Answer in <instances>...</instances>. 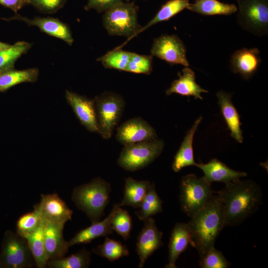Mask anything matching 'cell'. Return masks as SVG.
<instances>
[{"mask_svg": "<svg viewBox=\"0 0 268 268\" xmlns=\"http://www.w3.org/2000/svg\"><path fill=\"white\" fill-rule=\"evenodd\" d=\"M187 9L205 16L230 15L237 12V7L234 4L218 0H194L193 3H190Z\"/></svg>", "mask_w": 268, "mask_h": 268, "instance_id": "cell-25", "label": "cell"}, {"mask_svg": "<svg viewBox=\"0 0 268 268\" xmlns=\"http://www.w3.org/2000/svg\"><path fill=\"white\" fill-rule=\"evenodd\" d=\"M151 56L171 64L188 67L186 48L182 40L175 34H165L154 39L150 50Z\"/></svg>", "mask_w": 268, "mask_h": 268, "instance_id": "cell-10", "label": "cell"}, {"mask_svg": "<svg viewBox=\"0 0 268 268\" xmlns=\"http://www.w3.org/2000/svg\"><path fill=\"white\" fill-rule=\"evenodd\" d=\"M117 141L126 146L157 138L154 128L141 118L130 119L117 128Z\"/></svg>", "mask_w": 268, "mask_h": 268, "instance_id": "cell-11", "label": "cell"}, {"mask_svg": "<svg viewBox=\"0 0 268 268\" xmlns=\"http://www.w3.org/2000/svg\"><path fill=\"white\" fill-rule=\"evenodd\" d=\"M91 253L84 248L67 257L49 260L47 267L50 268H86L91 263Z\"/></svg>", "mask_w": 268, "mask_h": 268, "instance_id": "cell-30", "label": "cell"}, {"mask_svg": "<svg viewBox=\"0 0 268 268\" xmlns=\"http://www.w3.org/2000/svg\"><path fill=\"white\" fill-rule=\"evenodd\" d=\"M237 22L244 30L262 37L268 34V0H236Z\"/></svg>", "mask_w": 268, "mask_h": 268, "instance_id": "cell-8", "label": "cell"}, {"mask_svg": "<svg viewBox=\"0 0 268 268\" xmlns=\"http://www.w3.org/2000/svg\"><path fill=\"white\" fill-rule=\"evenodd\" d=\"M164 146V141L158 138L124 146L118 164L128 171L143 169L160 155Z\"/></svg>", "mask_w": 268, "mask_h": 268, "instance_id": "cell-6", "label": "cell"}, {"mask_svg": "<svg viewBox=\"0 0 268 268\" xmlns=\"http://www.w3.org/2000/svg\"><path fill=\"white\" fill-rule=\"evenodd\" d=\"M42 220L40 212L34 208L32 211L22 215L18 218L16 224V233L24 238L38 228Z\"/></svg>", "mask_w": 268, "mask_h": 268, "instance_id": "cell-35", "label": "cell"}, {"mask_svg": "<svg viewBox=\"0 0 268 268\" xmlns=\"http://www.w3.org/2000/svg\"><path fill=\"white\" fill-rule=\"evenodd\" d=\"M137 11L134 2L123 1L104 12L103 24L108 34L128 38L122 45L136 36L142 27L138 22Z\"/></svg>", "mask_w": 268, "mask_h": 268, "instance_id": "cell-4", "label": "cell"}, {"mask_svg": "<svg viewBox=\"0 0 268 268\" xmlns=\"http://www.w3.org/2000/svg\"><path fill=\"white\" fill-rule=\"evenodd\" d=\"M188 224L190 244L197 249L200 257L214 246L216 239L225 227L223 207L217 193L190 217Z\"/></svg>", "mask_w": 268, "mask_h": 268, "instance_id": "cell-2", "label": "cell"}, {"mask_svg": "<svg viewBox=\"0 0 268 268\" xmlns=\"http://www.w3.org/2000/svg\"><path fill=\"white\" fill-rule=\"evenodd\" d=\"M260 51L257 48H244L236 51L230 60L232 71L248 80L257 71L262 60Z\"/></svg>", "mask_w": 268, "mask_h": 268, "instance_id": "cell-15", "label": "cell"}, {"mask_svg": "<svg viewBox=\"0 0 268 268\" xmlns=\"http://www.w3.org/2000/svg\"><path fill=\"white\" fill-rule=\"evenodd\" d=\"M190 4L189 0H169L163 4L155 15L137 32L136 36L147 28L161 22L167 21L185 9Z\"/></svg>", "mask_w": 268, "mask_h": 268, "instance_id": "cell-28", "label": "cell"}, {"mask_svg": "<svg viewBox=\"0 0 268 268\" xmlns=\"http://www.w3.org/2000/svg\"><path fill=\"white\" fill-rule=\"evenodd\" d=\"M152 56L131 53L125 71L139 74H149L152 70Z\"/></svg>", "mask_w": 268, "mask_h": 268, "instance_id": "cell-37", "label": "cell"}, {"mask_svg": "<svg viewBox=\"0 0 268 268\" xmlns=\"http://www.w3.org/2000/svg\"><path fill=\"white\" fill-rule=\"evenodd\" d=\"M92 251L111 262L129 255V252L126 245L120 241L110 239L107 236L104 243L92 249Z\"/></svg>", "mask_w": 268, "mask_h": 268, "instance_id": "cell-32", "label": "cell"}, {"mask_svg": "<svg viewBox=\"0 0 268 268\" xmlns=\"http://www.w3.org/2000/svg\"><path fill=\"white\" fill-rule=\"evenodd\" d=\"M163 201L158 195L154 183H151L145 197L142 201L139 209L135 214L141 221H145L152 216L163 211Z\"/></svg>", "mask_w": 268, "mask_h": 268, "instance_id": "cell-29", "label": "cell"}, {"mask_svg": "<svg viewBox=\"0 0 268 268\" xmlns=\"http://www.w3.org/2000/svg\"><path fill=\"white\" fill-rule=\"evenodd\" d=\"M123 0H88L84 8L88 10L94 9L97 12H105Z\"/></svg>", "mask_w": 268, "mask_h": 268, "instance_id": "cell-39", "label": "cell"}, {"mask_svg": "<svg viewBox=\"0 0 268 268\" xmlns=\"http://www.w3.org/2000/svg\"><path fill=\"white\" fill-rule=\"evenodd\" d=\"M14 19L24 21L28 25L36 26L41 31L63 40L69 46L74 42L69 26L58 18L36 17L29 19L17 15Z\"/></svg>", "mask_w": 268, "mask_h": 268, "instance_id": "cell-17", "label": "cell"}, {"mask_svg": "<svg viewBox=\"0 0 268 268\" xmlns=\"http://www.w3.org/2000/svg\"><path fill=\"white\" fill-rule=\"evenodd\" d=\"M110 184L97 177L73 190L71 199L76 207L83 212L91 223L100 220L110 201Z\"/></svg>", "mask_w": 268, "mask_h": 268, "instance_id": "cell-3", "label": "cell"}, {"mask_svg": "<svg viewBox=\"0 0 268 268\" xmlns=\"http://www.w3.org/2000/svg\"><path fill=\"white\" fill-rule=\"evenodd\" d=\"M67 102L72 108L76 117L88 131L99 134L94 99L66 90Z\"/></svg>", "mask_w": 268, "mask_h": 268, "instance_id": "cell-13", "label": "cell"}, {"mask_svg": "<svg viewBox=\"0 0 268 268\" xmlns=\"http://www.w3.org/2000/svg\"><path fill=\"white\" fill-rule=\"evenodd\" d=\"M218 104L221 113L230 131V135L238 142L242 143L243 132L241 129L242 124L239 114L231 101V95L223 90L218 91L216 94Z\"/></svg>", "mask_w": 268, "mask_h": 268, "instance_id": "cell-21", "label": "cell"}, {"mask_svg": "<svg viewBox=\"0 0 268 268\" xmlns=\"http://www.w3.org/2000/svg\"><path fill=\"white\" fill-rule=\"evenodd\" d=\"M66 1V0H29V3L46 13L56 12L64 6Z\"/></svg>", "mask_w": 268, "mask_h": 268, "instance_id": "cell-38", "label": "cell"}, {"mask_svg": "<svg viewBox=\"0 0 268 268\" xmlns=\"http://www.w3.org/2000/svg\"><path fill=\"white\" fill-rule=\"evenodd\" d=\"M65 224L45 220L44 241L48 261L62 258L68 251L67 241L63 236Z\"/></svg>", "mask_w": 268, "mask_h": 268, "instance_id": "cell-16", "label": "cell"}, {"mask_svg": "<svg viewBox=\"0 0 268 268\" xmlns=\"http://www.w3.org/2000/svg\"><path fill=\"white\" fill-rule=\"evenodd\" d=\"M39 203L34 208L47 221L66 224L72 218L73 211L57 193L42 194Z\"/></svg>", "mask_w": 268, "mask_h": 268, "instance_id": "cell-14", "label": "cell"}, {"mask_svg": "<svg viewBox=\"0 0 268 268\" xmlns=\"http://www.w3.org/2000/svg\"><path fill=\"white\" fill-rule=\"evenodd\" d=\"M178 78L174 80L166 90V95L175 93L182 96H193L195 99L202 100L201 93L208 92L197 84L195 72L188 67H184L181 73H178Z\"/></svg>", "mask_w": 268, "mask_h": 268, "instance_id": "cell-19", "label": "cell"}, {"mask_svg": "<svg viewBox=\"0 0 268 268\" xmlns=\"http://www.w3.org/2000/svg\"><path fill=\"white\" fill-rule=\"evenodd\" d=\"M216 193L223 205L225 227L242 224L256 213L262 203L260 186L250 180L230 182Z\"/></svg>", "mask_w": 268, "mask_h": 268, "instance_id": "cell-1", "label": "cell"}, {"mask_svg": "<svg viewBox=\"0 0 268 268\" xmlns=\"http://www.w3.org/2000/svg\"><path fill=\"white\" fill-rule=\"evenodd\" d=\"M214 193L204 177L198 178L194 174L183 176L179 195L182 210L190 218L206 204Z\"/></svg>", "mask_w": 268, "mask_h": 268, "instance_id": "cell-5", "label": "cell"}, {"mask_svg": "<svg viewBox=\"0 0 268 268\" xmlns=\"http://www.w3.org/2000/svg\"><path fill=\"white\" fill-rule=\"evenodd\" d=\"M199 265L202 268H228L230 263L214 246L200 257Z\"/></svg>", "mask_w": 268, "mask_h": 268, "instance_id": "cell-36", "label": "cell"}, {"mask_svg": "<svg viewBox=\"0 0 268 268\" xmlns=\"http://www.w3.org/2000/svg\"><path fill=\"white\" fill-rule=\"evenodd\" d=\"M45 220L42 218L38 228L24 237L38 268L47 267L48 259L47 256L44 241V226Z\"/></svg>", "mask_w": 268, "mask_h": 268, "instance_id": "cell-27", "label": "cell"}, {"mask_svg": "<svg viewBox=\"0 0 268 268\" xmlns=\"http://www.w3.org/2000/svg\"><path fill=\"white\" fill-rule=\"evenodd\" d=\"M10 45L0 41V52L8 48Z\"/></svg>", "mask_w": 268, "mask_h": 268, "instance_id": "cell-41", "label": "cell"}, {"mask_svg": "<svg viewBox=\"0 0 268 268\" xmlns=\"http://www.w3.org/2000/svg\"><path fill=\"white\" fill-rule=\"evenodd\" d=\"M94 100L99 134L104 139H109L122 116L125 100L121 95L112 92H105Z\"/></svg>", "mask_w": 268, "mask_h": 268, "instance_id": "cell-7", "label": "cell"}, {"mask_svg": "<svg viewBox=\"0 0 268 268\" xmlns=\"http://www.w3.org/2000/svg\"><path fill=\"white\" fill-rule=\"evenodd\" d=\"M151 183L147 180H137L132 177L125 179L124 196L120 206H130L138 208Z\"/></svg>", "mask_w": 268, "mask_h": 268, "instance_id": "cell-24", "label": "cell"}, {"mask_svg": "<svg viewBox=\"0 0 268 268\" xmlns=\"http://www.w3.org/2000/svg\"><path fill=\"white\" fill-rule=\"evenodd\" d=\"M35 264L26 240L17 233L6 231L0 252V268H31Z\"/></svg>", "mask_w": 268, "mask_h": 268, "instance_id": "cell-9", "label": "cell"}, {"mask_svg": "<svg viewBox=\"0 0 268 268\" xmlns=\"http://www.w3.org/2000/svg\"><path fill=\"white\" fill-rule=\"evenodd\" d=\"M196 166L202 170L204 178L210 184L218 182L226 184L247 176V173L232 169L217 159L206 164L197 163Z\"/></svg>", "mask_w": 268, "mask_h": 268, "instance_id": "cell-18", "label": "cell"}, {"mask_svg": "<svg viewBox=\"0 0 268 268\" xmlns=\"http://www.w3.org/2000/svg\"><path fill=\"white\" fill-rule=\"evenodd\" d=\"M191 243V233L188 223L178 222L171 232L168 245L167 268H176L177 260Z\"/></svg>", "mask_w": 268, "mask_h": 268, "instance_id": "cell-20", "label": "cell"}, {"mask_svg": "<svg viewBox=\"0 0 268 268\" xmlns=\"http://www.w3.org/2000/svg\"><path fill=\"white\" fill-rule=\"evenodd\" d=\"M29 3V0H0V4L15 12H17L26 4Z\"/></svg>", "mask_w": 268, "mask_h": 268, "instance_id": "cell-40", "label": "cell"}, {"mask_svg": "<svg viewBox=\"0 0 268 268\" xmlns=\"http://www.w3.org/2000/svg\"><path fill=\"white\" fill-rule=\"evenodd\" d=\"M201 120V117H199L184 137L179 150L174 156L172 165V168L174 172H178L187 166H196L197 163L194 160L193 142L195 134Z\"/></svg>", "mask_w": 268, "mask_h": 268, "instance_id": "cell-22", "label": "cell"}, {"mask_svg": "<svg viewBox=\"0 0 268 268\" xmlns=\"http://www.w3.org/2000/svg\"><path fill=\"white\" fill-rule=\"evenodd\" d=\"M38 76L39 70L37 68L22 70L14 68L0 72V92L20 83L34 82L37 80Z\"/></svg>", "mask_w": 268, "mask_h": 268, "instance_id": "cell-26", "label": "cell"}, {"mask_svg": "<svg viewBox=\"0 0 268 268\" xmlns=\"http://www.w3.org/2000/svg\"><path fill=\"white\" fill-rule=\"evenodd\" d=\"M143 222L144 226L137 236L136 243L139 268H142L147 259L163 245V232L157 228L155 220L150 217Z\"/></svg>", "mask_w": 268, "mask_h": 268, "instance_id": "cell-12", "label": "cell"}, {"mask_svg": "<svg viewBox=\"0 0 268 268\" xmlns=\"http://www.w3.org/2000/svg\"><path fill=\"white\" fill-rule=\"evenodd\" d=\"M131 53L115 48L98 58L97 60L101 62L105 68L125 71Z\"/></svg>", "mask_w": 268, "mask_h": 268, "instance_id": "cell-34", "label": "cell"}, {"mask_svg": "<svg viewBox=\"0 0 268 268\" xmlns=\"http://www.w3.org/2000/svg\"><path fill=\"white\" fill-rule=\"evenodd\" d=\"M112 214V209L109 215L103 220L93 222L89 227L78 231L67 241L68 247L76 244L89 243L98 237L112 234L113 230L111 222Z\"/></svg>", "mask_w": 268, "mask_h": 268, "instance_id": "cell-23", "label": "cell"}, {"mask_svg": "<svg viewBox=\"0 0 268 268\" xmlns=\"http://www.w3.org/2000/svg\"><path fill=\"white\" fill-rule=\"evenodd\" d=\"M112 210L111 221L112 229L124 240H127L130 237L132 228L131 216L128 211L122 209L118 204H114Z\"/></svg>", "mask_w": 268, "mask_h": 268, "instance_id": "cell-33", "label": "cell"}, {"mask_svg": "<svg viewBox=\"0 0 268 268\" xmlns=\"http://www.w3.org/2000/svg\"><path fill=\"white\" fill-rule=\"evenodd\" d=\"M31 43L18 41L0 52V72L14 68L16 61L31 48Z\"/></svg>", "mask_w": 268, "mask_h": 268, "instance_id": "cell-31", "label": "cell"}]
</instances>
